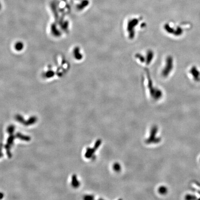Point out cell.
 Returning a JSON list of instances; mask_svg holds the SVG:
<instances>
[{"label": "cell", "instance_id": "6da1fadb", "mask_svg": "<svg viewBox=\"0 0 200 200\" xmlns=\"http://www.w3.org/2000/svg\"><path fill=\"white\" fill-rule=\"evenodd\" d=\"M135 57V59L139 64L141 65L146 66L145 59H147L151 64H152L154 57V53L151 50H146L142 52L141 53H137Z\"/></svg>", "mask_w": 200, "mask_h": 200}, {"label": "cell", "instance_id": "7a4b0ae2", "mask_svg": "<svg viewBox=\"0 0 200 200\" xmlns=\"http://www.w3.org/2000/svg\"><path fill=\"white\" fill-rule=\"evenodd\" d=\"M96 150L95 148H88L87 149L86 154H85V157L86 158H91L92 155H93L95 150Z\"/></svg>", "mask_w": 200, "mask_h": 200}, {"label": "cell", "instance_id": "3957f363", "mask_svg": "<svg viewBox=\"0 0 200 200\" xmlns=\"http://www.w3.org/2000/svg\"><path fill=\"white\" fill-rule=\"evenodd\" d=\"M16 137L19 139L26 141H29L31 140L30 137L23 135L19 133H17L16 134Z\"/></svg>", "mask_w": 200, "mask_h": 200}, {"label": "cell", "instance_id": "277c9868", "mask_svg": "<svg viewBox=\"0 0 200 200\" xmlns=\"http://www.w3.org/2000/svg\"><path fill=\"white\" fill-rule=\"evenodd\" d=\"M71 185L74 188H77L80 186V183L77 180V176L75 175H74L72 176Z\"/></svg>", "mask_w": 200, "mask_h": 200}, {"label": "cell", "instance_id": "5b68a950", "mask_svg": "<svg viewBox=\"0 0 200 200\" xmlns=\"http://www.w3.org/2000/svg\"><path fill=\"white\" fill-rule=\"evenodd\" d=\"M37 119L36 117L32 116L30 117L27 121H26L24 125L25 126H29V125H32L36 122Z\"/></svg>", "mask_w": 200, "mask_h": 200}, {"label": "cell", "instance_id": "8992f818", "mask_svg": "<svg viewBox=\"0 0 200 200\" xmlns=\"http://www.w3.org/2000/svg\"><path fill=\"white\" fill-rule=\"evenodd\" d=\"M15 136H14L13 134H10V135L8 137V139L7 144H8L9 146H11L12 145V144H13L14 139H15Z\"/></svg>", "mask_w": 200, "mask_h": 200}, {"label": "cell", "instance_id": "52a82bcc", "mask_svg": "<svg viewBox=\"0 0 200 200\" xmlns=\"http://www.w3.org/2000/svg\"><path fill=\"white\" fill-rule=\"evenodd\" d=\"M15 119H16L18 122H19L20 123H22L23 124H24L26 121L24 119L23 117L19 114H17L16 115Z\"/></svg>", "mask_w": 200, "mask_h": 200}, {"label": "cell", "instance_id": "ba28073f", "mask_svg": "<svg viewBox=\"0 0 200 200\" xmlns=\"http://www.w3.org/2000/svg\"><path fill=\"white\" fill-rule=\"evenodd\" d=\"M14 129H15V127L14 126V125H10L7 128V132H8V133L11 134H13L14 133Z\"/></svg>", "mask_w": 200, "mask_h": 200}, {"label": "cell", "instance_id": "9c48e42d", "mask_svg": "<svg viewBox=\"0 0 200 200\" xmlns=\"http://www.w3.org/2000/svg\"><path fill=\"white\" fill-rule=\"evenodd\" d=\"M94 199V197L92 195H87L84 196V199L86 200H92Z\"/></svg>", "mask_w": 200, "mask_h": 200}, {"label": "cell", "instance_id": "30bf717a", "mask_svg": "<svg viewBox=\"0 0 200 200\" xmlns=\"http://www.w3.org/2000/svg\"><path fill=\"white\" fill-rule=\"evenodd\" d=\"M1 195H2V197L1 198V199H2V198L3 197V193H1Z\"/></svg>", "mask_w": 200, "mask_h": 200}]
</instances>
